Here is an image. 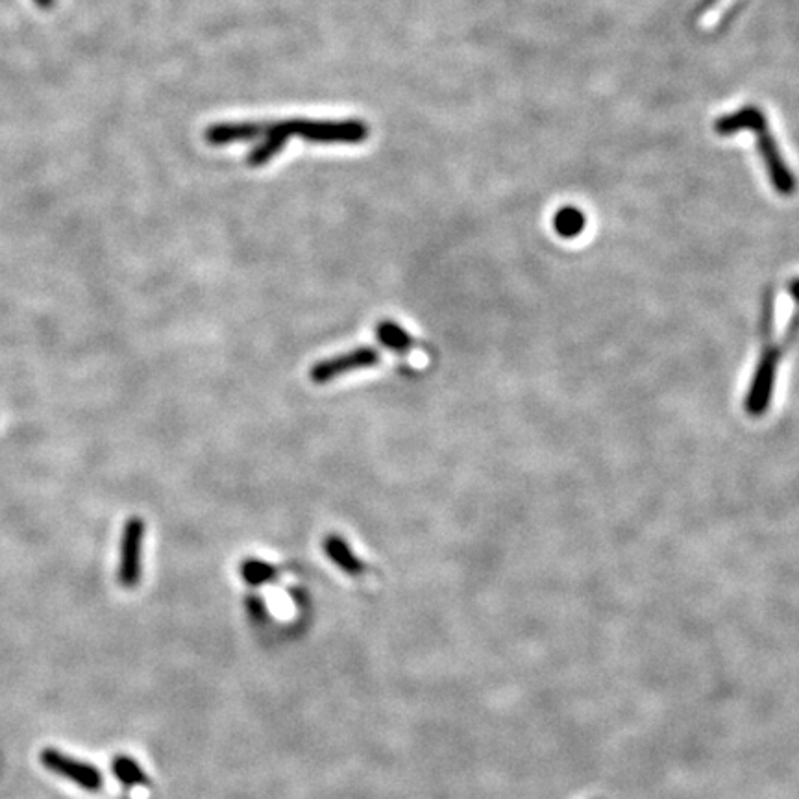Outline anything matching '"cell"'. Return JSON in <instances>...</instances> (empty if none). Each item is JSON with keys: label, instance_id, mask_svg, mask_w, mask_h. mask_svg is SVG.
I'll list each match as a JSON object with an SVG mask.
<instances>
[{"label": "cell", "instance_id": "6da1fadb", "mask_svg": "<svg viewBox=\"0 0 799 799\" xmlns=\"http://www.w3.org/2000/svg\"><path fill=\"white\" fill-rule=\"evenodd\" d=\"M267 136L250 156L252 167L265 165L282 150L289 137H304L313 143H361L367 139V126L359 121L346 123H317V121H287L276 124H217L206 132L211 145H228L252 137Z\"/></svg>", "mask_w": 799, "mask_h": 799}, {"label": "cell", "instance_id": "7a4b0ae2", "mask_svg": "<svg viewBox=\"0 0 799 799\" xmlns=\"http://www.w3.org/2000/svg\"><path fill=\"white\" fill-rule=\"evenodd\" d=\"M742 130H750L757 136V147L759 154L763 158L764 167L770 176V182L775 187V191L783 197H792L796 193V178L792 171L788 169L787 161L781 156L779 145L775 141L772 130L768 128V119L761 108L757 106H746L742 110L735 111L720 117L714 123V132L718 136H735Z\"/></svg>", "mask_w": 799, "mask_h": 799}, {"label": "cell", "instance_id": "3957f363", "mask_svg": "<svg viewBox=\"0 0 799 799\" xmlns=\"http://www.w3.org/2000/svg\"><path fill=\"white\" fill-rule=\"evenodd\" d=\"M382 352L374 346H359L343 354L322 359L309 369V382L315 385H326L346 374L359 372V370L372 369L380 365Z\"/></svg>", "mask_w": 799, "mask_h": 799}, {"label": "cell", "instance_id": "277c9868", "mask_svg": "<svg viewBox=\"0 0 799 799\" xmlns=\"http://www.w3.org/2000/svg\"><path fill=\"white\" fill-rule=\"evenodd\" d=\"M39 761L49 768L52 774L62 775L76 787L84 788L87 792H99L102 788V774L97 766L84 763L65 755L63 751L47 748L39 753Z\"/></svg>", "mask_w": 799, "mask_h": 799}, {"label": "cell", "instance_id": "5b68a950", "mask_svg": "<svg viewBox=\"0 0 799 799\" xmlns=\"http://www.w3.org/2000/svg\"><path fill=\"white\" fill-rule=\"evenodd\" d=\"M779 359H781V350L768 346L755 369L750 391L746 396V409L753 417H763L766 409L770 407Z\"/></svg>", "mask_w": 799, "mask_h": 799}, {"label": "cell", "instance_id": "8992f818", "mask_svg": "<svg viewBox=\"0 0 799 799\" xmlns=\"http://www.w3.org/2000/svg\"><path fill=\"white\" fill-rule=\"evenodd\" d=\"M145 539V522L132 517L123 531L121 541V563H119V583L124 589H134L141 579V554Z\"/></svg>", "mask_w": 799, "mask_h": 799}, {"label": "cell", "instance_id": "52a82bcc", "mask_svg": "<svg viewBox=\"0 0 799 799\" xmlns=\"http://www.w3.org/2000/svg\"><path fill=\"white\" fill-rule=\"evenodd\" d=\"M322 550H324V554L328 555V559L332 561L333 565L337 566L339 570H343L350 578H359L367 572V565L354 554L350 544L343 537H339L337 533H330L322 541Z\"/></svg>", "mask_w": 799, "mask_h": 799}, {"label": "cell", "instance_id": "ba28073f", "mask_svg": "<svg viewBox=\"0 0 799 799\" xmlns=\"http://www.w3.org/2000/svg\"><path fill=\"white\" fill-rule=\"evenodd\" d=\"M376 339L385 348H389L391 352L400 354V356H406L417 345L413 335L393 319H383L376 324Z\"/></svg>", "mask_w": 799, "mask_h": 799}, {"label": "cell", "instance_id": "9c48e42d", "mask_svg": "<svg viewBox=\"0 0 799 799\" xmlns=\"http://www.w3.org/2000/svg\"><path fill=\"white\" fill-rule=\"evenodd\" d=\"M587 219L581 209L576 206H565L555 213L554 228L557 234L565 239H574L585 230Z\"/></svg>", "mask_w": 799, "mask_h": 799}, {"label": "cell", "instance_id": "30bf717a", "mask_svg": "<svg viewBox=\"0 0 799 799\" xmlns=\"http://www.w3.org/2000/svg\"><path fill=\"white\" fill-rule=\"evenodd\" d=\"M111 770L124 787H147L148 777L143 768L128 755H117L111 763Z\"/></svg>", "mask_w": 799, "mask_h": 799}, {"label": "cell", "instance_id": "8fae6325", "mask_svg": "<svg viewBox=\"0 0 799 799\" xmlns=\"http://www.w3.org/2000/svg\"><path fill=\"white\" fill-rule=\"evenodd\" d=\"M241 576L245 579L250 587H259L263 583H272L274 579L278 578V568L265 563L261 559H245L243 565L239 568Z\"/></svg>", "mask_w": 799, "mask_h": 799}, {"label": "cell", "instance_id": "7c38bea8", "mask_svg": "<svg viewBox=\"0 0 799 799\" xmlns=\"http://www.w3.org/2000/svg\"><path fill=\"white\" fill-rule=\"evenodd\" d=\"M34 4H36L39 10L49 12V10H52V8L56 6V0H34Z\"/></svg>", "mask_w": 799, "mask_h": 799}, {"label": "cell", "instance_id": "4fadbf2b", "mask_svg": "<svg viewBox=\"0 0 799 799\" xmlns=\"http://www.w3.org/2000/svg\"><path fill=\"white\" fill-rule=\"evenodd\" d=\"M788 293H790L792 298H794V300H796V302L799 304V278H796V280H792V282H790V285H788Z\"/></svg>", "mask_w": 799, "mask_h": 799}, {"label": "cell", "instance_id": "5bb4252c", "mask_svg": "<svg viewBox=\"0 0 799 799\" xmlns=\"http://www.w3.org/2000/svg\"><path fill=\"white\" fill-rule=\"evenodd\" d=\"M716 0H701L700 8H698V12H703V10H707L709 6H713Z\"/></svg>", "mask_w": 799, "mask_h": 799}]
</instances>
